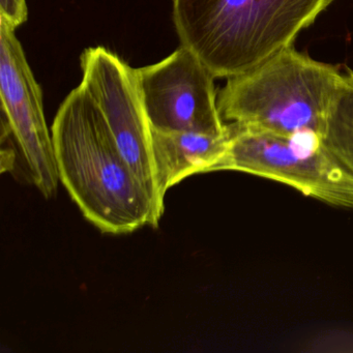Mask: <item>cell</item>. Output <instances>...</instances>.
Wrapping results in <instances>:
<instances>
[{
    "mask_svg": "<svg viewBox=\"0 0 353 353\" xmlns=\"http://www.w3.org/2000/svg\"><path fill=\"white\" fill-rule=\"evenodd\" d=\"M59 181L103 233L157 227L154 202L121 156L102 111L80 84L59 107L52 129Z\"/></svg>",
    "mask_w": 353,
    "mask_h": 353,
    "instance_id": "6da1fadb",
    "label": "cell"
},
{
    "mask_svg": "<svg viewBox=\"0 0 353 353\" xmlns=\"http://www.w3.org/2000/svg\"><path fill=\"white\" fill-rule=\"evenodd\" d=\"M332 1L173 0V23L181 46L229 79L292 46Z\"/></svg>",
    "mask_w": 353,
    "mask_h": 353,
    "instance_id": "7a4b0ae2",
    "label": "cell"
},
{
    "mask_svg": "<svg viewBox=\"0 0 353 353\" xmlns=\"http://www.w3.org/2000/svg\"><path fill=\"white\" fill-rule=\"evenodd\" d=\"M343 74L292 46L258 67L229 78L219 111L233 125L278 135L315 132L324 139L332 99Z\"/></svg>",
    "mask_w": 353,
    "mask_h": 353,
    "instance_id": "3957f363",
    "label": "cell"
},
{
    "mask_svg": "<svg viewBox=\"0 0 353 353\" xmlns=\"http://www.w3.org/2000/svg\"><path fill=\"white\" fill-rule=\"evenodd\" d=\"M228 148L214 171H239L290 185L307 197L353 208V174L315 132L285 136L228 125Z\"/></svg>",
    "mask_w": 353,
    "mask_h": 353,
    "instance_id": "277c9868",
    "label": "cell"
},
{
    "mask_svg": "<svg viewBox=\"0 0 353 353\" xmlns=\"http://www.w3.org/2000/svg\"><path fill=\"white\" fill-rule=\"evenodd\" d=\"M82 85L94 99L121 156L150 194L158 216L164 212L152 156V130L146 115L137 69L104 47L85 49L80 57Z\"/></svg>",
    "mask_w": 353,
    "mask_h": 353,
    "instance_id": "5b68a950",
    "label": "cell"
},
{
    "mask_svg": "<svg viewBox=\"0 0 353 353\" xmlns=\"http://www.w3.org/2000/svg\"><path fill=\"white\" fill-rule=\"evenodd\" d=\"M150 127L159 133L200 132L225 135L214 90V76L185 47L160 63L137 69Z\"/></svg>",
    "mask_w": 353,
    "mask_h": 353,
    "instance_id": "8992f818",
    "label": "cell"
},
{
    "mask_svg": "<svg viewBox=\"0 0 353 353\" xmlns=\"http://www.w3.org/2000/svg\"><path fill=\"white\" fill-rule=\"evenodd\" d=\"M17 28L0 19V98L28 176L47 199L57 195L59 175L43 107V94L26 53L16 37Z\"/></svg>",
    "mask_w": 353,
    "mask_h": 353,
    "instance_id": "52a82bcc",
    "label": "cell"
},
{
    "mask_svg": "<svg viewBox=\"0 0 353 353\" xmlns=\"http://www.w3.org/2000/svg\"><path fill=\"white\" fill-rule=\"evenodd\" d=\"M229 138L230 131L225 135L152 131V156L161 199L164 200L168 190L187 177L212 172L226 154Z\"/></svg>",
    "mask_w": 353,
    "mask_h": 353,
    "instance_id": "ba28073f",
    "label": "cell"
},
{
    "mask_svg": "<svg viewBox=\"0 0 353 353\" xmlns=\"http://www.w3.org/2000/svg\"><path fill=\"white\" fill-rule=\"evenodd\" d=\"M324 141L353 174V71L347 70L336 88Z\"/></svg>",
    "mask_w": 353,
    "mask_h": 353,
    "instance_id": "9c48e42d",
    "label": "cell"
},
{
    "mask_svg": "<svg viewBox=\"0 0 353 353\" xmlns=\"http://www.w3.org/2000/svg\"><path fill=\"white\" fill-rule=\"evenodd\" d=\"M0 13L10 19H21L28 14L26 0H0Z\"/></svg>",
    "mask_w": 353,
    "mask_h": 353,
    "instance_id": "30bf717a",
    "label": "cell"
}]
</instances>
